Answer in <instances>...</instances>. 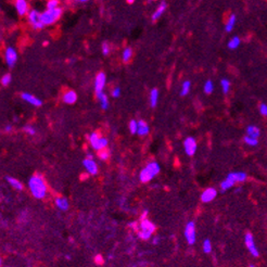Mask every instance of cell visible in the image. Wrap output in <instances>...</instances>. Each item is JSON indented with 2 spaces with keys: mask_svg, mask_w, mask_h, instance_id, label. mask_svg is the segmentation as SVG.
Returning a JSON list of instances; mask_svg holds the SVG:
<instances>
[{
  "mask_svg": "<svg viewBox=\"0 0 267 267\" xmlns=\"http://www.w3.org/2000/svg\"><path fill=\"white\" fill-rule=\"evenodd\" d=\"M28 188L36 199H42L47 194V185L40 175H34L28 180Z\"/></svg>",
  "mask_w": 267,
  "mask_h": 267,
  "instance_id": "6da1fadb",
  "label": "cell"
},
{
  "mask_svg": "<svg viewBox=\"0 0 267 267\" xmlns=\"http://www.w3.org/2000/svg\"><path fill=\"white\" fill-rule=\"evenodd\" d=\"M62 14V9L61 8H57V9H48L45 12L40 14V21L42 22L44 25H50L55 23L60 19Z\"/></svg>",
  "mask_w": 267,
  "mask_h": 267,
  "instance_id": "7a4b0ae2",
  "label": "cell"
},
{
  "mask_svg": "<svg viewBox=\"0 0 267 267\" xmlns=\"http://www.w3.org/2000/svg\"><path fill=\"white\" fill-rule=\"evenodd\" d=\"M155 230V226L153 225V223H151L149 219L144 218L140 223V227H139V235L140 239L142 240H148V239L151 238L153 231Z\"/></svg>",
  "mask_w": 267,
  "mask_h": 267,
  "instance_id": "3957f363",
  "label": "cell"
},
{
  "mask_svg": "<svg viewBox=\"0 0 267 267\" xmlns=\"http://www.w3.org/2000/svg\"><path fill=\"white\" fill-rule=\"evenodd\" d=\"M185 237L187 242L190 245L194 244L196 239V224L193 222H189L185 227Z\"/></svg>",
  "mask_w": 267,
  "mask_h": 267,
  "instance_id": "277c9868",
  "label": "cell"
},
{
  "mask_svg": "<svg viewBox=\"0 0 267 267\" xmlns=\"http://www.w3.org/2000/svg\"><path fill=\"white\" fill-rule=\"evenodd\" d=\"M27 19H28L29 23L33 25V27L35 29H40L45 26L41 21H40V13H38V11H36V10L29 11L28 14H27Z\"/></svg>",
  "mask_w": 267,
  "mask_h": 267,
  "instance_id": "5b68a950",
  "label": "cell"
},
{
  "mask_svg": "<svg viewBox=\"0 0 267 267\" xmlns=\"http://www.w3.org/2000/svg\"><path fill=\"white\" fill-rule=\"evenodd\" d=\"M244 242H245L247 248L249 249L250 253H251L254 257H257V256L260 255V252H258L257 248H256L255 243H254V238H253V236H252L251 232H247V234H245Z\"/></svg>",
  "mask_w": 267,
  "mask_h": 267,
  "instance_id": "8992f818",
  "label": "cell"
},
{
  "mask_svg": "<svg viewBox=\"0 0 267 267\" xmlns=\"http://www.w3.org/2000/svg\"><path fill=\"white\" fill-rule=\"evenodd\" d=\"M83 164H84V167L86 168V170L90 175H96L98 173L97 163H96L95 160L93 159V155H91V154L87 155L86 159L83 161Z\"/></svg>",
  "mask_w": 267,
  "mask_h": 267,
  "instance_id": "52a82bcc",
  "label": "cell"
},
{
  "mask_svg": "<svg viewBox=\"0 0 267 267\" xmlns=\"http://www.w3.org/2000/svg\"><path fill=\"white\" fill-rule=\"evenodd\" d=\"M5 59H6L7 65L9 66V67H13L16 62V59H18V54H16V51L14 50L12 47H8V48L6 49Z\"/></svg>",
  "mask_w": 267,
  "mask_h": 267,
  "instance_id": "ba28073f",
  "label": "cell"
},
{
  "mask_svg": "<svg viewBox=\"0 0 267 267\" xmlns=\"http://www.w3.org/2000/svg\"><path fill=\"white\" fill-rule=\"evenodd\" d=\"M183 149L188 155H193L196 151V141L194 138L188 137L183 141Z\"/></svg>",
  "mask_w": 267,
  "mask_h": 267,
  "instance_id": "9c48e42d",
  "label": "cell"
},
{
  "mask_svg": "<svg viewBox=\"0 0 267 267\" xmlns=\"http://www.w3.org/2000/svg\"><path fill=\"white\" fill-rule=\"evenodd\" d=\"M106 74L104 73H99L96 77V80H95V90H96V93L97 95H100V93H103V88H104V85H106Z\"/></svg>",
  "mask_w": 267,
  "mask_h": 267,
  "instance_id": "30bf717a",
  "label": "cell"
},
{
  "mask_svg": "<svg viewBox=\"0 0 267 267\" xmlns=\"http://www.w3.org/2000/svg\"><path fill=\"white\" fill-rule=\"evenodd\" d=\"M217 196V191L214 188H208L205 189L201 194V201L204 203H209V202H212Z\"/></svg>",
  "mask_w": 267,
  "mask_h": 267,
  "instance_id": "8fae6325",
  "label": "cell"
},
{
  "mask_svg": "<svg viewBox=\"0 0 267 267\" xmlns=\"http://www.w3.org/2000/svg\"><path fill=\"white\" fill-rule=\"evenodd\" d=\"M21 98H22L24 101H26L27 103L32 104V106H40L42 104L41 100L38 99V98L35 97V96L31 95V93H23L22 95H21Z\"/></svg>",
  "mask_w": 267,
  "mask_h": 267,
  "instance_id": "7c38bea8",
  "label": "cell"
},
{
  "mask_svg": "<svg viewBox=\"0 0 267 267\" xmlns=\"http://www.w3.org/2000/svg\"><path fill=\"white\" fill-rule=\"evenodd\" d=\"M15 9L19 15L23 16L28 12V5L26 0H15Z\"/></svg>",
  "mask_w": 267,
  "mask_h": 267,
  "instance_id": "4fadbf2b",
  "label": "cell"
},
{
  "mask_svg": "<svg viewBox=\"0 0 267 267\" xmlns=\"http://www.w3.org/2000/svg\"><path fill=\"white\" fill-rule=\"evenodd\" d=\"M62 99H63L64 103L73 104V103H75L76 100H77V95H76L75 91H73V90H67V91H66V93L63 95Z\"/></svg>",
  "mask_w": 267,
  "mask_h": 267,
  "instance_id": "5bb4252c",
  "label": "cell"
},
{
  "mask_svg": "<svg viewBox=\"0 0 267 267\" xmlns=\"http://www.w3.org/2000/svg\"><path fill=\"white\" fill-rule=\"evenodd\" d=\"M154 177L155 176L151 173V170H149L147 166L141 170V172H140V174H139V179H140L141 183H148V181H150L151 179L154 178Z\"/></svg>",
  "mask_w": 267,
  "mask_h": 267,
  "instance_id": "9a60e30c",
  "label": "cell"
},
{
  "mask_svg": "<svg viewBox=\"0 0 267 267\" xmlns=\"http://www.w3.org/2000/svg\"><path fill=\"white\" fill-rule=\"evenodd\" d=\"M235 183H236V180H235V179L232 178L231 175L228 174L227 177H226V179H224V180L222 181V183H221V189H222V191H226V190L230 189V188H231L232 186H235Z\"/></svg>",
  "mask_w": 267,
  "mask_h": 267,
  "instance_id": "2e32d148",
  "label": "cell"
},
{
  "mask_svg": "<svg viewBox=\"0 0 267 267\" xmlns=\"http://www.w3.org/2000/svg\"><path fill=\"white\" fill-rule=\"evenodd\" d=\"M55 206L60 211H66L69 209V201H67V199H65L64 196H58L55 199Z\"/></svg>",
  "mask_w": 267,
  "mask_h": 267,
  "instance_id": "e0dca14e",
  "label": "cell"
},
{
  "mask_svg": "<svg viewBox=\"0 0 267 267\" xmlns=\"http://www.w3.org/2000/svg\"><path fill=\"white\" fill-rule=\"evenodd\" d=\"M166 8H167V3L165 2V1H162L161 3H160V6L157 7V9L155 10V12L153 13L152 15V20L153 21H157V19H160L162 16V14L164 13V11L166 10Z\"/></svg>",
  "mask_w": 267,
  "mask_h": 267,
  "instance_id": "ac0fdd59",
  "label": "cell"
},
{
  "mask_svg": "<svg viewBox=\"0 0 267 267\" xmlns=\"http://www.w3.org/2000/svg\"><path fill=\"white\" fill-rule=\"evenodd\" d=\"M149 126L144 121H138V130L137 134L139 136H146L149 134Z\"/></svg>",
  "mask_w": 267,
  "mask_h": 267,
  "instance_id": "d6986e66",
  "label": "cell"
},
{
  "mask_svg": "<svg viewBox=\"0 0 267 267\" xmlns=\"http://www.w3.org/2000/svg\"><path fill=\"white\" fill-rule=\"evenodd\" d=\"M247 135L253 138H258L261 135V130L258 129L257 126L250 125V126H248V128H247Z\"/></svg>",
  "mask_w": 267,
  "mask_h": 267,
  "instance_id": "ffe728a7",
  "label": "cell"
},
{
  "mask_svg": "<svg viewBox=\"0 0 267 267\" xmlns=\"http://www.w3.org/2000/svg\"><path fill=\"white\" fill-rule=\"evenodd\" d=\"M106 147H108V139L103 137H100V139L93 144V148L97 151H101V150H103V149H106Z\"/></svg>",
  "mask_w": 267,
  "mask_h": 267,
  "instance_id": "44dd1931",
  "label": "cell"
},
{
  "mask_svg": "<svg viewBox=\"0 0 267 267\" xmlns=\"http://www.w3.org/2000/svg\"><path fill=\"white\" fill-rule=\"evenodd\" d=\"M231 175L232 178L236 180V183H242L247 179V174L244 172H234V173H229Z\"/></svg>",
  "mask_w": 267,
  "mask_h": 267,
  "instance_id": "7402d4cb",
  "label": "cell"
},
{
  "mask_svg": "<svg viewBox=\"0 0 267 267\" xmlns=\"http://www.w3.org/2000/svg\"><path fill=\"white\" fill-rule=\"evenodd\" d=\"M98 99H99V102H100V106L103 110H106L109 108V99H108V96L106 93H100V95H97Z\"/></svg>",
  "mask_w": 267,
  "mask_h": 267,
  "instance_id": "603a6c76",
  "label": "cell"
},
{
  "mask_svg": "<svg viewBox=\"0 0 267 267\" xmlns=\"http://www.w3.org/2000/svg\"><path fill=\"white\" fill-rule=\"evenodd\" d=\"M157 99H159V90L154 88L150 91V106L152 108H154L157 104Z\"/></svg>",
  "mask_w": 267,
  "mask_h": 267,
  "instance_id": "cb8c5ba5",
  "label": "cell"
},
{
  "mask_svg": "<svg viewBox=\"0 0 267 267\" xmlns=\"http://www.w3.org/2000/svg\"><path fill=\"white\" fill-rule=\"evenodd\" d=\"M6 179H7V181L9 183V185L12 186L13 188H15L16 190H22L23 189V185L18 180V179L13 178V177H10V176H8Z\"/></svg>",
  "mask_w": 267,
  "mask_h": 267,
  "instance_id": "d4e9b609",
  "label": "cell"
},
{
  "mask_svg": "<svg viewBox=\"0 0 267 267\" xmlns=\"http://www.w3.org/2000/svg\"><path fill=\"white\" fill-rule=\"evenodd\" d=\"M235 24H236V15H235V14H231V15L229 16V19H228L227 23H226L225 31L227 32V33H230V32L234 29Z\"/></svg>",
  "mask_w": 267,
  "mask_h": 267,
  "instance_id": "484cf974",
  "label": "cell"
},
{
  "mask_svg": "<svg viewBox=\"0 0 267 267\" xmlns=\"http://www.w3.org/2000/svg\"><path fill=\"white\" fill-rule=\"evenodd\" d=\"M240 42H241L240 38H239L238 36H235V37H232L231 39L228 41V48L231 49V50L237 49L239 47V45H240Z\"/></svg>",
  "mask_w": 267,
  "mask_h": 267,
  "instance_id": "4316f807",
  "label": "cell"
},
{
  "mask_svg": "<svg viewBox=\"0 0 267 267\" xmlns=\"http://www.w3.org/2000/svg\"><path fill=\"white\" fill-rule=\"evenodd\" d=\"M147 167L151 170V173H152L154 176H157V175L160 173V170H161V167H160V165L157 163V162H150V163L147 165Z\"/></svg>",
  "mask_w": 267,
  "mask_h": 267,
  "instance_id": "83f0119b",
  "label": "cell"
},
{
  "mask_svg": "<svg viewBox=\"0 0 267 267\" xmlns=\"http://www.w3.org/2000/svg\"><path fill=\"white\" fill-rule=\"evenodd\" d=\"M204 93H208V95H210V93H213V90H214V84H213L212 80H206L205 84H204Z\"/></svg>",
  "mask_w": 267,
  "mask_h": 267,
  "instance_id": "f1b7e54d",
  "label": "cell"
},
{
  "mask_svg": "<svg viewBox=\"0 0 267 267\" xmlns=\"http://www.w3.org/2000/svg\"><path fill=\"white\" fill-rule=\"evenodd\" d=\"M99 139H100V135H99V132H97V131H93V132H91L90 135H88V140H89V142H90L91 147H93Z\"/></svg>",
  "mask_w": 267,
  "mask_h": 267,
  "instance_id": "f546056e",
  "label": "cell"
},
{
  "mask_svg": "<svg viewBox=\"0 0 267 267\" xmlns=\"http://www.w3.org/2000/svg\"><path fill=\"white\" fill-rule=\"evenodd\" d=\"M190 87H191V84H190L189 80H186V82H183V86H181L180 95L181 96L188 95V93H189V91H190Z\"/></svg>",
  "mask_w": 267,
  "mask_h": 267,
  "instance_id": "4dcf8cb0",
  "label": "cell"
},
{
  "mask_svg": "<svg viewBox=\"0 0 267 267\" xmlns=\"http://www.w3.org/2000/svg\"><path fill=\"white\" fill-rule=\"evenodd\" d=\"M132 55V50L131 48H129V47H127V48L124 49L123 51V61L124 62H127L130 60V58H131Z\"/></svg>",
  "mask_w": 267,
  "mask_h": 267,
  "instance_id": "1f68e13d",
  "label": "cell"
},
{
  "mask_svg": "<svg viewBox=\"0 0 267 267\" xmlns=\"http://www.w3.org/2000/svg\"><path fill=\"white\" fill-rule=\"evenodd\" d=\"M221 86H222V89H223V93L226 95V93H228V91H229V89H230V82L228 80H226V78H224L221 82Z\"/></svg>",
  "mask_w": 267,
  "mask_h": 267,
  "instance_id": "d6a6232c",
  "label": "cell"
},
{
  "mask_svg": "<svg viewBox=\"0 0 267 267\" xmlns=\"http://www.w3.org/2000/svg\"><path fill=\"white\" fill-rule=\"evenodd\" d=\"M244 142L247 144H249V146H252V147H254V146H256V144H257V138H253V137H250V136H245L244 137Z\"/></svg>",
  "mask_w": 267,
  "mask_h": 267,
  "instance_id": "836d02e7",
  "label": "cell"
},
{
  "mask_svg": "<svg viewBox=\"0 0 267 267\" xmlns=\"http://www.w3.org/2000/svg\"><path fill=\"white\" fill-rule=\"evenodd\" d=\"M129 130L131 134H137L138 130V122L132 119V121L129 122Z\"/></svg>",
  "mask_w": 267,
  "mask_h": 267,
  "instance_id": "e575fe53",
  "label": "cell"
},
{
  "mask_svg": "<svg viewBox=\"0 0 267 267\" xmlns=\"http://www.w3.org/2000/svg\"><path fill=\"white\" fill-rule=\"evenodd\" d=\"M202 248H203V252H205V253H210V252L212 251V243H211V241L209 240V239L204 240L203 244H202Z\"/></svg>",
  "mask_w": 267,
  "mask_h": 267,
  "instance_id": "d590c367",
  "label": "cell"
},
{
  "mask_svg": "<svg viewBox=\"0 0 267 267\" xmlns=\"http://www.w3.org/2000/svg\"><path fill=\"white\" fill-rule=\"evenodd\" d=\"M98 157H99V159L101 160V161H108L109 157H110V154H109V151L106 150H101V151H98Z\"/></svg>",
  "mask_w": 267,
  "mask_h": 267,
  "instance_id": "8d00e7d4",
  "label": "cell"
},
{
  "mask_svg": "<svg viewBox=\"0 0 267 267\" xmlns=\"http://www.w3.org/2000/svg\"><path fill=\"white\" fill-rule=\"evenodd\" d=\"M11 75L10 74H5V75L1 77V85L2 86H8V85L11 83Z\"/></svg>",
  "mask_w": 267,
  "mask_h": 267,
  "instance_id": "74e56055",
  "label": "cell"
},
{
  "mask_svg": "<svg viewBox=\"0 0 267 267\" xmlns=\"http://www.w3.org/2000/svg\"><path fill=\"white\" fill-rule=\"evenodd\" d=\"M58 5H59V1L58 0H49L48 3H47V9H57Z\"/></svg>",
  "mask_w": 267,
  "mask_h": 267,
  "instance_id": "f35d334b",
  "label": "cell"
},
{
  "mask_svg": "<svg viewBox=\"0 0 267 267\" xmlns=\"http://www.w3.org/2000/svg\"><path fill=\"white\" fill-rule=\"evenodd\" d=\"M24 131L26 132L27 135H29V136H34V135L36 134L35 128H34L33 126H29V125L24 126Z\"/></svg>",
  "mask_w": 267,
  "mask_h": 267,
  "instance_id": "ab89813d",
  "label": "cell"
},
{
  "mask_svg": "<svg viewBox=\"0 0 267 267\" xmlns=\"http://www.w3.org/2000/svg\"><path fill=\"white\" fill-rule=\"evenodd\" d=\"M260 113L263 115V116H267V104L265 103H261L260 104Z\"/></svg>",
  "mask_w": 267,
  "mask_h": 267,
  "instance_id": "60d3db41",
  "label": "cell"
},
{
  "mask_svg": "<svg viewBox=\"0 0 267 267\" xmlns=\"http://www.w3.org/2000/svg\"><path fill=\"white\" fill-rule=\"evenodd\" d=\"M109 52H110V46H109L108 42H103L102 44V53L104 55H106L109 54Z\"/></svg>",
  "mask_w": 267,
  "mask_h": 267,
  "instance_id": "b9f144b4",
  "label": "cell"
},
{
  "mask_svg": "<svg viewBox=\"0 0 267 267\" xmlns=\"http://www.w3.org/2000/svg\"><path fill=\"white\" fill-rule=\"evenodd\" d=\"M112 96L114 98H118L119 96H121V89H119L118 87H115V88L113 89V91H112Z\"/></svg>",
  "mask_w": 267,
  "mask_h": 267,
  "instance_id": "7bdbcfd3",
  "label": "cell"
},
{
  "mask_svg": "<svg viewBox=\"0 0 267 267\" xmlns=\"http://www.w3.org/2000/svg\"><path fill=\"white\" fill-rule=\"evenodd\" d=\"M5 131L6 132H10V131H12V126H10V125H7L5 127Z\"/></svg>",
  "mask_w": 267,
  "mask_h": 267,
  "instance_id": "ee69618b",
  "label": "cell"
},
{
  "mask_svg": "<svg viewBox=\"0 0 267 267\" xmlns=\"http://www.w3.org/2000/svg\"><path fill=\"white\" fill-rule=\"evenodd\" d=\"M126 1H127L128 3H132L134 1H135V0H126Z\"/></svg>",
  "mask_w": 267,
  "mask_h": 267,
  "instance_id": "f6af8a7d",
  "label": "cell"
},
{
  "mask_svg": "<svg viewBox=\"0 0 267 267\" xmlns=\"http://www.w3.org/2000/svg\"><path fill=\"white\" fill-rule=\"evenodd\" d=\"M76 1H80V2H86L88 0H76Z\"/></svg>",
  "mask_w": 267,
  "mask_h": 267,
  "instance_id": "bcb514c9",
  "label": "cell"
},
{
  "mask_svg": "<svg viewBox=\"0 0 267 267\" xmlns=\"http://www.w3.org/2000/svg\"><path fill=\"white\" fill-rule=\"evenodd\" d=\"M157 240H159V239L155 238V239H154V241H153V243H154V244H157Z\"/></svg>",
  "mask_w": 267,
  "mask_h": 267,
  "instance_id": "7dc6e473",
  "label": "cell"
},
{
  "mask_svg": "<svg viewBox=\"0 0 267 267\" xmlns=\"http://www.w3.org/2000/svg\"><path fill=\"white\" fill-rule=\"evenodd\" d=\"M249 267H255V266H254V265H250Z\"/></svg>",
  "mask_w": 267,
  "mask_h": 267,
  "instance_id": "c3c4849f",
  "label": "cell"
}]
</instances>
